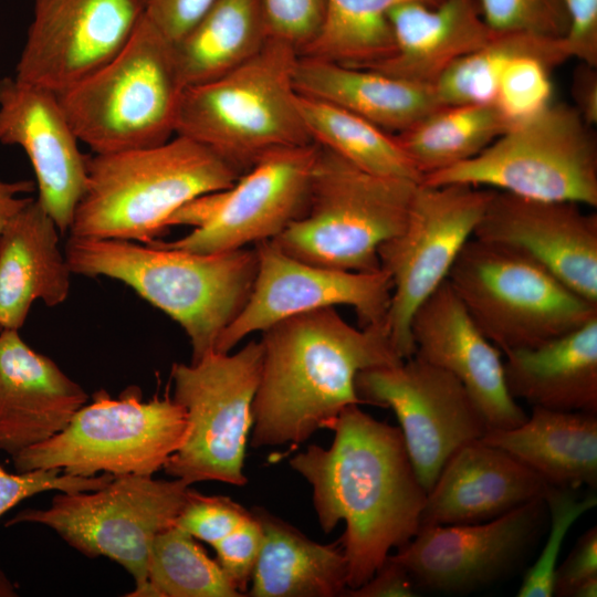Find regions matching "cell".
Returning <instances> with one entry per match:
<instances>
[{
  "instance_id": "836d02e7",
  "label": "cell",
  "mask_w": 597,
  "mask_h": 597,
  "mask_svg": "<svg viewBox=\"0 0 597 597\" xmlns=\"http://www.w3.org/2000/svg\"><path fill=\"white\" fill-rule=\"evenodd\" d=\"M530 56L555 69L569 60L563 39L496 32L480 49L455 61L433 85L442 105L493 103L500 76L516 57Z\"/></svg>"
},
{
  "instance_id": "44dd1931",
  "label": "cell",
  "mask_w": 597,
  "mask_h": 597,
  "mask_svg": "<svg viewBox=\"0 0 597 597\" xmlns=\"http://www.w3.org/2000/svg\"><path fill=\"white\" fill-rule=\"evenodd\" d=\"M410 333L413 356L454 376L489 430L510 429L527 419L507 390L502 352L478 328L448 280L417 308Z\"/></svg>"
},
{
  "instance_id": "8992f818",
  "label": "cell",
  "mask_w": 597,
  "mask_h": 597,
  "mask_svg": "<svg viewBox=\"0 0 597 597\" xmlns=\"http://www.w3.org/2000/svg\"><path fill=\"white\" fill-rule=\"evenodd\" d=\"M184 88L172 43L144 14L119 53L56 95L80 143L108 154L170 139Z\"/></svg>"
},
{
  "instance_id": "d6986e66",
  "label": "cell",
  "mask_w": 597,
  "mask_h": 597,
  "mask_svg": "<svg viewBox=\"0 0 597 597\" xmlns=\"http://www.w3.org/2000/svg\"><path fill=\"white\" fill-rule=\"evenodd\" d=\"M494 190L473 238L513 248L597 304V213Z\"/></svg>"
},
{
  "instance_id": "7dc6e473",
  "label": "cell",
  "mask_w": 597,
  "mask_h": 597,
  "mask_svg": "<svg viewBox=\"0 0 597 597\" xmlns=\"http://www.w3.org/2000/svg\"><path fill=\"white\" fill-rule=\"evenodd\" d=\"M572 96L573 106L584 121L594 127L597 124V72L595 66L579 62L573 73Z\"/></svg>"
},
{
  "instance_id": "2e32d148",
  "label": "cell",
  "mask_w": 597,
  "mask_h": 597,
  "mask_svg": "<svg viewBox=\"0 0 597 597\" xmlns=\"http://www.w3.org/2000/svg\"><path fill=\"white\" fill-rule=\"evenodd\" d=\"M258 271L250 296L219 337L217 352H231L244 337L295 314L346 305L360 327L386 325L392 283L383 269L354 272L295 259L271 240L254 247Z\"/></svg>"
},
{
  "instance_id": "30bf717a",
  "label": "cell",
  "mask_w": 597,
  "mask_h": 597,
  "mask_svg": "<svg viewBox=\"0 0 597 597\" xmlns=\"http://www.w3.org/2000/svg\"><path fill=\"white\" fill-rule=\"evenodd\" d=\"M188 418L174 398L142 401L137 387L118 398L104 389L50 439L14 455L18 472L60 469L76 476L153 475L185 442Z\"/></svg>"
},
{
  "instance_id": "cb8c5ba5",
  "label": "cell",
  "mask_w": 597,
  "mask_h": 597,
  "mask_svg": "<svg viewBox=\"0 0 597 597\" xmlns=\"http://www.w3.org/2000/svg\"><path fill=\"white\" fill-rule=\"evenodd\" d=\"M389 21L396 51L367 69L428 86L495 33L482 19L476 0H444L433 7L406 2L390 10Z\"/></svg>"
},
{
  "instance_id": "8d00e7d4",
  "label": "cell",
  "mask_w": 597,
  "mask_h": 597,
  "mask_svg": "<svg viewBox=\"0 0 597 597\" xmlns=\"http://www.w3.org/2000/svg\"><path fill=\"white\" fill-rule=\"evenodd\" d=\"M482 19L496 32L563 39L568 30L565 0H476Z\"/></svg>"
},
{
  "instance_id": "52a82bcc",
  "label": "cell",
  "mask_w": 597,
  "mask_h": 597,
  "mask_svg": "<svg viewBox=\"0 0 597 597\" xmlns=\"http://www.w3.org/2000/svg\"><path fill=\"white\" fill-rule=\"evenodd\" d=\"M318 147L305 213L271 241L314 265L376 271L378 249L405 227L419 182L368 172Z\"/></svg>"
},
{
  "instance_id": "ba28073f",
  "label": "cell",
  "mask_w": 597,
  "mask_h": 597,
  "mask_svg": "<svg viewBox=\"0 0 597 597\" xmlns=\"http://www.w3.org/2000/svg\"><path fill=\"white\" fill-rule=\"evenodd\" d=\"M447 280L502 354L532 348L597 317L594 304L524 253L471 238Z\"/></svg>"
},
{
  "instance_id": "3957f363",
  "label": "cell",
  "mask_w": 597,
  "mask_h": 597,
  "mask_svg": "<svg viewBox=\"0 0 597 597\" xmlns=\"http://www.w3.org/2000/svg\"><path fill=\"white\" fill-rule=\"evenodd\" d=\"M64 254L72 273L117 280L176 321L190 341L192 363L216 349L245 305L258 271L255 249L245 248L195 253L70 235Z\"/></svg>"
},
{
  "instance_id": "7402d4cb",
  "label": "cell",
  "mask_w": 597,
  "mask_h": 597,
  "mask_svg": "<svg viewBox=\"0 0 597 597\" xmlns=\"http://www.w3.org/2000/svg\"><path fill=\"white\" fill-rule=\"evenodd\" d=\"M549 486L505 450L471 441L441 469L427 493L419 528L491 521L544 498Z\"/></svg>"
},
{
  "instance_id": "603a6c76",
  "label": "cell",
  "mask_w": 597,
  "mask_h": 597,
  "mask_svg": "<svg viewBox=\"0 0 597 597\" xmlns=\"http://www.w3.org/2000/svg\"><path fill=\"white\" fill-rule=\"evenodd\" d=\"M85 390L17 329L0 332V449L11 457L62 431Z\"/></svg>"
},
{
  "instance_id": "c3c4849f",
  "label": "cell",
  "mask_w": 597,
  "mask_h": 597,
  "mask_svg": "<svg viewBox=\"0 0 597 597\" xmlns=\"http://www.w3.org/2000/svg\"><path fill=\"white\" fill-rule=\"evenodd\" d=\"M34 188L35 185L30 180L9 182L0 178V233L9 221L33 200L21 195L31 192Z\"/></svg>"
},
{
  "instance_id": "681fc988",
  "label": "cell",
  "mask_w": 597,
  "mask_h": 597,
  "mask_svg": "<svg viewBox=\"0 0 597 597\" xmlns=\"http://www.w3.org/2000/svg\"><path fill=\"white\" fill-rule=\"evenodd\" d=\"M597 596V577L591 578L580 586H578L573 593L572 597H596Z\"/></svg>"
},
{
  "instance_id": "4dcf8cb0",
  "label": "cell",
  "mask_w": 597,
  "mask_h": 597,
  "mask_svg": "<svg viewBox=\"0 0 597 597\" xmlns=\"http://www.w3.org/2000/svg\"><path fill=\"white\" fill-rule=\"evenodd\" d=\"M513 123L495 102L443 105L395 137L423 178L476 156Z\"/></svg>"
},
{
  "instance_id": "f907efd6",
  "label": "cell",
  "mask_w": 597,
  "mask_h": 597,
  "mask_svg": "<svg viewBox=\"0 0 597 597\" xmlns=\"http://www.w3.org/2000/svg\"><path fill=\"white\" fill-rule=\"evenodd\" d=\"M17 596V589L14 585L7 578V576L0 570V597Z\"/></svg>"
},
{
  "instance_id": "5b68a950",
  "label": "cell",
  "mask_w": 597,
  "mask_h": 597,
  "mask_svg": "<svg viewBox=\"0 0 597 597\" xmlns=\"http://www.w3.org/2000/svg\"><path fill=\"white\" fill-rule=\"evenodd\" d=\"M298 52L270 36L230 72L185 87L175 135L211 149L241 175L266 153L314 143L297 105Z\"/></svg>"
},
{
  "instance_id": "4316f807",
  "label": "cell",
  "mask_w": 597,
  "mask_h": 597,
  "mask_svg": "<svg viewBox=\"0 0 597 597\" xmlns=\"http://www.w3.org/2000/svg\"><path fill=\"white\" fill-rule=\"evenodd\" d=\"M503 369L515 400L597 413V317L542 345L504 353Z\"/></svg>"
},
{
  "instance_id": "8fae6325",
  "label": "cell",
  "mask_w": 597,
  "mask_h": 597,
  "mask_svg": "<svg viewBox=\"0 0 597 597\" xmlns=\"http://www.w3.org/2000/svg\"><path fill=\"white\" fill-rule=\"evenodd\" d=\"M190 491L181 479L113 475L96 490L59 491L48 509L23 510L7 525L42 524L83 555L113 559L135 580L128 596L147 597L153 543L175 525Z\"/></svg>"
},
{
  "instance_id": "83f0119b",
  "label": "cell",
  "mask_w": 597,
  "mask_h": 597,
  "mask_svg": "<svg viewBox=\"0 0 597 597\" xmlns=\"http://www.w3.org/2000/svg\"><path fill=\"white\" fill-rule=\"evenodd\" d=\"M481 440L505 450L551 486L597 484V413L532 407L523 423L488 430Z\"/></svg>"
},
{
  "instance_id": "277c9868",
  "label": "cell",
  "mask_w": 597,
  "mask_h": 597,
  "mask_svg": "<svg viewBox=\"0 0 597 597\" xmlns=\"http://www.w3.org/2000/svg\"><path fill=\"white\" fill-rule=\"evenodd\" d=\"M240 176L218 154L180 135L155 146L94 154L87 157L86 186L70 233L150 243L186 202L228 189Z\"/></svg>"
},
{
  "instance_id": "7c38bea8",
  "label": "cell",
  "mask_w": 597,
  "mask_h": 597,
  "mask_svg": "<svg viewBox=\"0 0 597 597\" xmlns=\"http://www.w3.org/2000/svg\"><path fill=\"white\" fill-rule=\"evenodd\" d=\"M262 354L260 341H251L232 354L212 350L197 362L174 364L172 398L186 410L188 434L163 468L169 476L190 485L247 483L243 468Z\"/></svg>"
},
{
  "instance_id": "d590c367",
  "label": "cell",
  "mask_w": 597,
  "mask_h": 597,
  "mask_svg": "<svg viewBox=\"0 0 597 597\" xmlns=\"http://www.w3.org/2000/svg\"><path fill=\"white\" fill-rule=\"evenodd\" d=\"M544 501L549 533L538 557L525 573L517 597L553 596L554 574L564 540L576 521L596 506L597 496L578 498L575 490L549 486Z\"/></svg>"
},
{
  "instance_id": "bcb514c9",
  "label": "cell",
  "mask_w": 597,
  "mask_h": 597,
  "mask_svg": "<svg viewBox=\"0 0 597 597\" xmlns=\"http://www.w3.org/2000/svg\"><path fill=\"white\" fill-rule=\"evenodd\" d=\"M349 597H415L417 588L407 569L389 555L362 586L345 589Z\"/></svg>"
},
{
  "instance_id": "e575fe53",
  "label": "cell",
  "mask_w": 597,
  "mask_h": 597,
  "mask_svg": "<svg viewBox=\"0 0 597 597\" xmlns=\"http://www.w3.org/2000/svg\"><path fill=\"white\" fill-rule=\"evenodd\" d=\"M241 596L189 533L172 525L156 536L148 561L147 597Z\"/></svg>"
},
{
  "instance_id": "74e56055",
  "label": "cell",
  "mask_w": 597,
  "mask_h": 597,
  "mask_svg": "<svg viewBox=\"0 0 597 597\" xmlns=\"http://www.w3.org/2000/svg\"><path fill=\"white\" fill-rule=\"evenodd\" d=\"M551 71L537 59H514L500 76L495 103L513 122L533 115L552 102Z\"/></svg>"
},
{
  "instance_id": "ab89813d",
  "label": "cell",
  "mask_w": 597,
  "mask_h": 597,
  "mask_svg": "<svg viewBox=\"0 0 597 597\" xmlns=\"http://www.w3.org/2000/svg\"><path fill=\"white\" fill-rule=\"evenodd\" d=\"M113 475L76 476L60 469H38L9 473L0 467V516L19 502L44 491H91L105 485Z\"/></svg>"
},
{
  "instance_id": "f35d334b",
  "label": "cell",
  "mask_w": 597,
  "mask_h": 597,
  "mask_svg": "<svg viewBox=\"0 0 597 597\" xmlns=\"http://www.w3.org/2000/svg\"><path fill=\"white\" fill-rule=\"evenodd\" d=\"M251 515V511L230 498L203 495L191 489L175 525L212 546Z\"/></svg>"
},
{
  "instance_id": "9c48e42d",
  "label": "cell",
  "mask_w": 597,
  "mask_h": 597,
  "mask_svg": "<svg viewBox=\"0 0 597 597\" xmlns=\"http://www.w3.org/2000/svg\"><path fill=\"white\" fill-rule=\"evenodd\" d=\"M421 182L464 184L596 208V134L573 105L551 102L515 121L476 156L427 175Z\"/></svg>"
},
{
  "instance_id": "ac0fdd59",
  "label": "cell",
  "mask_w": 597,
  "mask_h": 597,
  "mask_svg": "<svg viewBox=\"0 0 597 597\" xmlns=\"http://www.w3.org/2000/svg\"><path fill=\"white\" fill-rule=\"evenodd\" d=\"M318 149L312 143L266 153L232 187L220 191L205 224L174 241L150 243L218 253L275 239L307 209Z\"/></svg>"
},
{
  "instance_id": "1f68e13d",
  "label": "cell",
  "mask_w": 597,
  "mask_h": 597,
  "mask_svg": "<svg viewBox=\"0 0 597 597\" xmlns=\"http://www.w3.org/2000/svg\"><path fill=\"white\" fill-rule=\"evenodd\" d=\"M444 0H326L314 39L300 52L343 65L370 67L396 51L390 10L406 2L438 6Z\"/></svg>"
},
{
  "instance_id": "7a4b0ae2",
  "label": "cell",
  "mask_w": 597,
  "mask_h": 597,
  "mask_svg": "<svg viewBox=\"0 0 597 597\" xmlns=\"http://www.w3.org/2000/svg\"><path fill=\"white\" fill-rule=\"evenodd\" d=\"M262 367L252 405L251 446H298L360 405L362 370L401 363L386 325L354 327L335 307L286 317L262 332Z\"/></svg>"
},
{
  "instance_id": "816d5d0a",
  "label": "cell",
  "mask_w": 597,
  "mask_h": 597,
  "mask_svg": "<svg viewBox=\"0 0 597 597\" xmlns=\"http://www.w3.org/2000/svg\"><path fill=\"white\" fill-rule=\"evenodd\" d=\"M2 331V328L0 327V332Z\"/></svg>"
},
{
  "instance_id": "b9f144b4",
  "label": "cell",
  "mask_w": 597,
  "mask_h": 597,
  "mask_svg": "<svg viewBox=\"0 0 597 597\" xmlns=\"http://www.w3.org/2000/svg\"><path fill=\"white\" fill-rule=\"evenodd\" d=\"M252 512V511H251ZM263 530L252 515L230 534L212 545L224 575L242 595H247L261 552Z\"/></svg>"
},
{
  "instance_id": "ffe728a7",
  "label": "cell",
  "mask_w": 597,
  "mask_h": 597,
  "mask_svg": "<svg viewBox=\"0 0 597 597\" xmlns=\"http://www.w3.org/2000/svg\"><path fill=\"white\" fill-rule=\"evenodd\" d=\"M56 93L18 80L0 78V144L20 146L38 186V201L60 233L70 230L85 190L87 157Z\"/></svg>"
},
{
  "instance_id": "f1b7e54d",
  "label": "cell",
  "mask_w": 597,
  "mask_h": 597,
  "mask_svg": "<svg viewBox=\"0 0 597 597\" xmlns=\"http://www.w3.org/2000/svg\"><path fill=\"white\" fill-rule=\"evenodd\" d=\"M252 513L262 526L263 543L248 596H343L347 561L342 546L316 543L262 507Z\"/></svg>"
},
{
  "instance_id": "d4e9b609",
  "label": "cell",
  "mask_w": 597,
  "mask_h": 597,
  "mask_svg": "<svg viewBox=\"0 0 597 597\" xmlns=\"http://www.w3.org/2000/svg\"><path fill=\"white\" fill-rule=\"evenodd\" d=\"M59 229L36 199L0 233V327L19 331L31 305L53 307L70 292L71 269L59 247Z\"/></svg>"
},
{
  "instance_id": "d6a6232c",
  "label": "cell",
  "mask_w": 597,
  "mask_h": 597,
  "mask_svg": "<svg viewBox=\"0 0 597 597\" xmlns=\"http://www.w3.org/2000/svg\"><path fill=\"white\" fill-rule=\"evenodd\" d=\"M297 105L317 145L368 172L421 182L422 176L395 135L349 111L314 97L297 93Z\"/></svg>"
},
{
  "instance_id": "9a60e30c",
  "label": "cell",
  "mask_w": 597,
  "mask_h": 597,
  "mask_svg": "<svg viewBox=\"0 0 597 597\" xmlns=\"http://www.w3.org/2000/svg\"><path fill=\"white\" fill-rule=\"evenodd\" d=\"M547 519L541 498L491 521L419 528L391 556L417 589L467 595L512 575L534 548Z\"/></svg>"
},
{
  "instance_id": "5bb4252c",
  "label": "cell",
  "mask_w": 597,
  "mask_h": 597,
  "mask_svg": "<svg viewBox=\"0 0 597 597\" xmlns=\"http://www.w3.org/2000/svg\"><path fill=\"white\" fill-rule=\"evenodd\" d=\"M355 390L362 404L395 412L427 493L448 459L489 430L464 386L450 373L416 356L359 371Z\"/></svg>"
},
{
  "instance_id": "484cf974",
  "label": "cell",
  "mask_w": 597,
  "mask_h": 597,
  "mask_svg": "<svg viewBox=\"0 0 597 597\" xmlns=\"http://www.w3.org/2000/svg\"><path fill=\"white\" fill-rule=\"evenodd\" d=\"M294 84L298 94L339 106L392 135L443 106L433 86L308 56L298 55Z\"/></svg>"
},
{
  "instance_id": "4fadbf2b",
  "label": "cell",
  "mask_w": 597,
  "mask_h": 597,
  "mask_svg": "<svg viewBox=\"0 0 597 597\" xmlns=\"http://www.w3.org/2000/svg\"><path fill=\"white\" fill-rule=\"evenodd\" d=\"M493 191L464 184L419 182L405 227L379 247L380 269L392 283L386 327L400 358L413 356L412 316L447 280Z\"/></svg>"
},
{
  "instance_id": "60d3db41",
  "label": "cell",
  "mask_w": 597,
  "mask_h": 597,
  "mask_svg": "<svg viewBox=\"0 0 597 597\" xmlns=\"http://www.w3.org/2000/svg\"><path fill=\"white\" fill-rule=\"evenodd\" d=\"M271 36L300 52L317 34L326 0H261Z\"/></svg>"
},
{
  "instance_id": "6da1fadb",
  "label": "cell",
  "mask_w": 597,
  "mask_h": 597,
  "mask_svg": "<svg viewBox=\"0 0 597 597\" xmlns=\"http://www.w3.org/2000/svg\"><path fill=\"white\" fill-rule=\"evenodd\" d=\"M344 408L329 423V448L311 444L289 461L312 486L324 533L344 521L341 538L347 588L365 584L418 532L427 491L411 463L399 427L362 410Z\"/></svg>"
},
{
  "instance_id": "ee69618b",
  "label": "cell",
  "mask_w": 597,
  "mask_h": 597,
  "mask_svg": "<svg viewBox=\"0 0 597 597\" xmlns=\"http://www.w3.org/2000/svg\"><path fill=\"white\" fill-rule=\"evenodd\" d=\"M597 577V528L587 530L576 542L566 559L557 565L553 596L572 597L575 589Z\"/></svg>"
},
{
  "instance_id": "7bdbcfd3",
  "label": "cell",
  "mask_w": 597,
  "mask_h": 597,
  "mask_svg": "<svg viewBox=\"0 0 597 597\" xmlns=\"http://www.w3.org/2000/svg\"><path fill=\"white\" fill-rule=\"evenodd\" d=\"M568 30L563 43L568 57L597 67V0H565Z\"/></svg>"
},
{
  "instance_id": "f546056e",
  "label": "cell",
  "mask_w": 597,
  "mask_h": 597,
  "mask_svg": "<svg viewBox=\"0 0 597 597\" xmlns=\"http://www.w3.org/2000/svg\"><path fill=\"white\" fill-rule=\"evenodd\" d=\"M261 0H216L175 43L185 87L214 80L255 54L270 38Z\"/></svg>"
},
{
  "instance_id": "f6af8a7d",
  "label": "cell",
  "mask_w": 597,
  "mask_h": 597,
  "mask_svg": "<svg viewBox=\"0 0 597 597\" xmlns=\"http://www.w3.org/2000/svg\"><path fill=\"white\" fill-rule=\"evenodd\" d=\"M216 0H146L145 17L171 43L177 42Z\"/></svg>"
},
{
  "instance_id": "e0dca14e",
  "label": "cell",
  "mask_w": 597,
  "mask_h": 597,
  "mask_svg": "<svg viewBox=\"0 0 597 597\" xmlns=\"http://www.w3.org/2000/svg\"><path fill=\"white\" fill-rule=\"evenodd\" d=\"M146 0H34L15 77L54 93L85 78L128 43Z\"/></svg>"
}]
</instances>
